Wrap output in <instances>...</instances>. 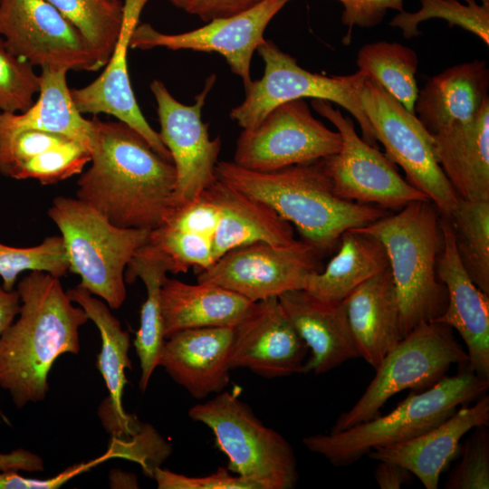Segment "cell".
Segmentation results:
<instances>
[{"label":"cell","mask_w":489,"mask_h":489,"mask_svg":"<svg viewBox=\"0 0 489 489\" xmlns=\"http://www.w3.org/2000/svg\"><path fill=\"white\" fill-rule=\"evenodd\" d=\"M12 462V455L10 454H0V470H6Z\"/></svg>","instance_id":"47"},{"label":"cell","mask_w":489,"mask_h":489,"mask_svg":"<svg viewBox=\"0 0 489 489\" xmlns=\"http://www.w3.org/2000/svg\"><path fill=\"white\" fill-rule=\"evenodd\" d=\"M309 348L289 320L278 296L256 302L235 327L231 369L244 368L273 379L302 373Z\"/></svg>","instance_id":"17"},{"label":"cell","mask_w":489,"mask_h":489,"mask_svg":"<svg viewBox=\"0 0 489 489\" xmlns=\"http://www.w3.org/2000/svg\"><path fill=\"white\" fill-rule=\"evenodd\" d=\"M207 188L219 209L213 244L216 261L239 246L258 242L286 244L295 240L292 225L262 201L217 178Z\"/></svg>","instance_id":"28"},{"label":"cell","mask_w":489,"mask_h":489,"mask_svg":"<svg viewBox=\"0 0 489 489\" xmlns=\"http://www.w3.org/2000/svg\"><path fill=\"white\" fill-rule=\"evenodd\" d=\"M216 178L269 206L293 225L319 254L341 235L388 215L379 206L345 200L334 192L322 159L273 171H255L234 161H218Z\"/></svg>","instance_id":"3"},{"label":"cell","mask_w":489,"mask_h":489,"mask_svg":"<svg viewBox=\"0 0 489 489\" xmlns=\"http://www.w3.org/2000/svg\"><path fill=\"white\" fill-rule=\"evenodd\" d=\"M420 0L419 10L414 13L399 12L390 22V25L401 29L405 38H412L420 34L418 24L426 20L439 18L450 26H459L479 37L489 45V2L477 4L475 0Z\"/></svg>","instance_id":"36"},{"label":"cell","mask_w":489,"mask_h":489,"mask_svg":"<svg viewBox=\"0 0 489 489\" xmlns=\"http://www.w3.org/2000/svg\"><path fill=\"white\" fill-rule=\"evenodd\" d=\"M292 1V0H289ZM344 10L341 14L342 24L349 31L343 38L348 44L353 27L369 28L378 25L388 9L403 12V0H338Z\"/></svg>","instance_id":"42"},{"label":"cell","mask_w":489,"mask_h":489,"mask_svg":"<svg viewBox=\"0 0 489 489\" xmlns=\"http://www.w3.org/2000/svg\"><path fill=\"white\" fill-rule=\"evenodd\" d=\"M175 6L187 10L190 0H169Z\"/></svg>","instance_id":"48"},{"label":"cell","mask_w":489,"mask_h":489,"mask_svg":"<svg viewBox=\"0 0 489 489\" xmlns=\"http://www.w3.org/2000/svg\"><path fill=\"white\" fill-rule=\"evenodd\" d=\"M256 51L264 63V75L244 88V100L229 114L243 129L256 127L282 103L304 98L320 99L348 110L359 123L362 139L377 148L373 129L360 99L366 74L360 71L343 76L311 72L299 66L295 58L266 39Z\"/></svg>","instance_id":"9"},{"label":"cell","mask_w":489,"mask_h":489,"mask_svg":"<svg viewBox=\"0 0 489 489\" xmlns=\"http://www.w3.org/2000/svg\"><path fill=\"white\" fill-rule=\"evenodd\" d=\"M216 79L215 74L206 78L191 105L177 101L159 80L149 85L157 103L158 134L176 169L172 207L197 198L216 179V166L222 142L220 137L210 139L208 124L202 120V109Z\"/></svg>","instance_id":"13"},{"label":"cell","mask_w":489,"mask_h":489,"mask_svg":"<svg viewBox=\"0 0 489 489\" xmlns=\"http://www.w3.org/2000/svg\"><path fill=\"white\" fill-rule=\"evenodd\" d=\"M468 362L463 346L449 326L422 322L403 337L375 369L376 374L358 401L341 413L331 433L348 429L379 416L395 394L407 388L425 390L446 376L455 365Z\"/></svg>","instance_id":"8"},{"label":"cell","mask_w":489,"mask_h":489,"mask_svg":"<svg viewBox=\"0 0 489 489\" xmlns=\"http://www.w3.org/2000/svg\"><path fill=\"white\" fill-rule=\"evenodd\" d=\"M343 304L359 357L376 369L402 339L389 266L357 287Z\"/></svg>","instance_id":"25"},{"label":"cell","mask_w":489,"mask_h":489,"mask_svg":"<svg viewBox=\"0 0 489 489\" xmlns=\"http://www.w3.org/2000/svg\"><path fill=\"white\" fill-rule=\"evenodd\" d=\"M91 120V166L78 178L76 197L117 226L155 229L172 207L173 162L126 123Z\"/></svg>","instance_id":"1"},{"label":"cell","mask_w":489,"mask_h":489,"mask_svg":"<svg viewBox=\"0 0 489 489\" xmlns=\"http://www.w3.org/2000/svg\"><path fill=\"white\" fill-rule=\"evenodd\" d=\"M288 2L264 0L243 13L213 19L197 29L179 34H164L149 24H138L131 34L129 47L217 53L225 59L232 72L241 78L246 88L252 82L254 53L264 41V33L271 20Z\"/></svg>","instance_id":"16"},{"label":"cell","mask_w":489,"mask_h":489,"mask_svg":"<svg viewBox=\"0 0 489 489\" xmlns=\"http://www.w3.org/2000/svg\"><path fill=\"white\" fill-rule=\"evenodd\" d=\"M68 71L62 67L41 68L39 96L34 104L22 113H0L12 127L61 134L80 142L91 153L92 122L83 118L73 102L67 85Z\"/></svg>","instance_id":"32"},{"label":"cell","mask_w":489,"mask_h":489,"mask_svg":"<svg viewBox=\"0 0 489 489\" xmlns=\"http://www.w3.org/2000/svg\"><path fill=\"white\" fill-rule=\"evenodd\" d=\"M278 300L311 351L302 373H326L359 358L343 301H323L303 289L287 291Z\"/></svg>","instance_id":"22"},{"label":"cell","mask_w":489,"mask_h":489,"mask_svg":"<svg viewBox=\"0 0 489 489\" xmlns=\"http://www.w3.org/2000/svg\"><path fill=\"white\" fill-rule=\"evenodd\" d=\"M356 64L359 71L415 114L419 89L416 80L418 59L413 49L396 42L367 43L359 50Z\"/></svg>","instance_id":"33"},{"label":"cell","mask_w":489,"mask_h":489,"mask_svg":"<svg viewBox=\"0 0 489 489\" xmlns=\"http://www.w3.org/2000/svg\"><path fill=\"white\" fill-rule=\"evenodd\" d=\"M169 443L149 424L141 423L134 432L111 436L106 459L124 458L140 465L143 473L152 478L157 467L170 455Z\"/></svg>","instance_id":"39"},{"label":"cell","mask_w":489,"mask_h":489,"mask_svg":"<svg viewBox=\"0 0 489 489\" xmlns=\"http://www.w3.org/2000/svg\"><path fill=\"white\" fill-rule=\"evenodd\" d=\"M16 291L19 318L0 336V387L22 408L45 398L59 356L79 353V329L89 317L72 304L60 278L46 272L31 271Z\"/></svg>","instance_id":"2"},{"label":"cell","mask_w":489,"mask_h":489,"mask_svg":"<svg viewBox=\"0 0 489 489\" xmlns=\"http://www.w3.org/2000/svg\"><path fill=\"white\" fill-rule=\"evenodd\" d=\"M319 253L303 240L286 244L254 243L234 248L197 273L199 283L216 284L256 302L295 289L320 272Z\"/></svg>","instance_id":"14"},{"label":"cell","mask_w":489,"mask_h":489,"mask_svg":"<svg viewBox=\"0 0 489 489\" xmlns=\"http://www.w3.org/2000/svg\"><path fill=\"white\" fill-rule=\"evenodd\" d=\"M448 218L464 266L475 285L489 294V199H460Z\"/></svg>","instance_id":"35"},{"label":"cell","mask_w":489,"mask_h":489,"mask_svg":"<svg viewBox=\"0 0 489 489\" xmlns=\"http://www.w3.org/2000/svg\"><path fill=\"white\" fill-rule=\"evenodd\" d=\"M47 215L60 230L69 272L81 277L79 285L119 309L126 299L127 265L150 231L117 226L77 197H55Z\"/></svg>","instance_id":"6"},{"label":"cell","mask_w":489,"mask_h":489,"mask_svg":"<svg viewBox=\"0 0 489 489\" xmlns=\"http://www.w3.org/2000/svg\"><path fill=\"white\" fill-rule=\"evenodd\" d=\"M85 38L100 68L108 62L124 14L120 0H45Z\"/></svg>","instance_id":"34"},{"label":"cell","mask_w":489,"mask_h":489,"mask_svg":"<svg viewBox=\"0 0 489 489\" xmlns=\"http://www.w3.org/2000/svg\"><path fill=\"white\" fill-rule=\"evenodd\" d=\"M340 247L324 270L306 278L303 290L327 302L345 300L357 287L388 267L384 245L357 228L345 231Z\"/></svg>","instance_id":"30"},{"label":"cell","mask_w":489,"mask_h":489,"mask_svg":"<svg viewBox=\"0 0 489 489\" xmlns=\"http://www.w3.org/2000/svg\"><path fill=\"white\" fill-rule=\"evenodd\" d=\"M152 478L158 489H255L251 483L224 467L209 475L187 476L159 466Z\"/></svg>","instance_id":"41"},{"label":"cell","mask_w":489,"mask_h":489,"mask_svg":"<svg viewBox=\"0 0 489 489\" xmlns=\"http://www.w3.org/2000/svg\"><path fill=\"white\" fill-rule=\"evenodd\" d=\"M164 337L205 327H235L255 302L213 283L190 284L166 276L160 290Z\"/></svg>","instance_id":"26"},{"label":"cell","mask_w":489,"mask_h":489,"mask_svg":"<svg viewBox=\"0 0 489 489\" xmlns=\"http://www.w3.org/2000/svg\"><path fill=\"white\" fill-rule=\"evenodd\" d=\"M0 417L1 418L3 419L4 422H5L6 424H9L10 421L8 420V418L5 416V414L3 413L2 409H1V407H0Z\"/></svg>","instance_id":"49"},{"label":"cell","mask_w":489,"mask_h":489,"mask_svg":"<svg viewBox=\"0 0 489 489\" xmlns=\"http://www.w3.org/2000/svg\"><path fill=\"white\" fill-rule=\"evenodd\" d=\"M489 70L484 60L449 67L418 91L415 115L430 134L473 121L489 100Z\"/></svg>","instance_id":"24"},{"label":"cell","mask_w":489,"mask_h":489,"mask_svg":"<svg viewBox=\"0 0 489 489\" xmlns=\"http://www.w3.org/2000/svg\"><path fill=\"white\" fill-rule=\"evenodd\" d=\"M21 299L16 290L7 291L0 286V336L19 314Z\"/></svg>","instance_id":"46"},{"label":"cell","mask_w":489,"mask_h":489,"mask_svg":"<svg viewBox=\"0 0 489 489\" xmlns=\"http://www.w3.org/2000/svg\"><path fill=\"white\" fill-rule=\"evenodd\" d=\"M311 104L341 136L340 150L322 159L337 196L360 204H376L384 209L428 199L398 173L386 155L360 138L353 121L331 102L312 99Z\"/></svg>","instance_id":"11"},{"label":"cell","mask_w":489,"mask_h":489,"mask_svg":"<svg viewBox=\"0 0 489 489\" xmlns=\"http://www.w3.org/2000/svg\"><path fill=\"white\" fill-rule=\"evenodd\" d=\"M148 1L125 0L121 29L105 69L88 85L71 89V94L82 114L105 113L115 117L137 130L158 154L172 161L158 132L149 124L139 107L128 72L127 54L130 36Z\"/></svg>","instance_id":"19"},{"label":"cell","mask_w":489,"mask_h":489,"mask_svg":"<svg viewBox=\"0 0 489 489\" xmlns=\"http://www.w3.org/2000/svg\"><path fill=\"white\" fill-rule=\"evenodd\" d=\"M170 264L158 248L146 243L134 254L125 271V282L131 283L139 278L146 286L147 298L140 310L139 328L134 347L139 360V388L144 392L151 375L158 366L165 343L161 313L160 290Z\"/></svg>","instance_id":"31"},{"label":"cell","mask_w":489,"mask_h":489,"mask_svg":"<svg viewBox=\"0 0 489 489\" xmlns=\"http://www.w3.org/2000/svg\"><path fill=\"white\" fill-rule=\"evenodd\" d=\"M446 489L489 488V430L479 426L465 440L462 456L448 475Z\"/></svg>","instance_id":"40"},{"label":"cell","mask_w":489,"mask_h":489,"mask_svg":"<svg viewBox=\"0 0 489 489\" xmlns=\"http://www.w3.org/2000/svg\"><path fill=\"white\" fill-rule=\"evenodd\" d=\"M0 37L34 66L101 69L82 34L45 0H0Z\"/></svg>","instance_id":"15"},{"label":"cell","mask_w":489,"mask_h":489,"mask_svg":"<svg viewBox=\"0 0 489 489\" xmlns=\"http://www.w3.org/2000/svg\"><path fill=\"white\" fill-rule=\"evenodd\" d=\"M489 381L475 375L467 362L454 376H446L432 387L411 391L392 411L348 429L305 436L303 445L334 466L350 465L376 447L408 441L449 417L458 406L485 395Z\"/></svg>","instance_id":"5"},{"label":"cell","mask_w":489,"mask_h":489,"mask_svg":"<svg viewBox=\"0 0 489 489\" xmlns=\"http://www.w3.org/2000/svg\"><path fill=\"white\" fill-rule=\"evenodd\" d=\"M341 136L317 120L303 99L282 103L237 139L234 162L247 169L273 171L336 154Z\"/></svg>","instance_id":"12"},{"label":"cell","mask_w":489,"mask_h":489,"mask_svg":"<svg viewBox=\"0 0 489 489\" xmlns=\"http://www.w3.org/2000/svg\"><path fill=\"white\" fill-rule=\"evenodd\" d=\"M374 478L381 489H399L412 481L413 475L405 467L388 461H378Z\"/></svg>","instance_id":"45"},{"label":"cell","mask_w":489,"mask_h":489,"mask_svg":"<svg viewBox=\"0 0 489 489\" xmlns=\"http://www.w3.org/2000/svg\"><path fill=\"white\" fill-rule=\"evenodd\" d=\"M39 91L40 75L34 65L10 53L0 37V112H24Z\"/></svg>","instance_id":"38"},{"label":"cell","mask_w":489,"mask_h":489,"mask_svg":"<svg viewBox=\"0 0 489 489\" xmlns=\"http://www.w3.org/2000/svg\"><path fill=\"white\" fill-rule=\"evenodd\" d=\"M264 0H190L186 12L204 22L232 16L247 11Z\"/></svg>","instance_id":"44"},{"label":"cell","mask_w":489,"mask_h":489,"mask_svg":"<svg viewBox=\"0 0 489 489\" xmlns=\"http://www.w3.org/2000/svg\"><path fill=\"white\" fill-rule=\"evenodd\" d=\"M68 297L79 304L100 331L101 350L98 356L97 367L102 375L109 398L99 408L101 421L120 426L131 417L122 407L123 388L127 383L124 370L131 369L129 358V334L122 330L119 320L111 314L108 305L94 297L81 285L66 291Z\"/></svg>","instance_id":"29"},{"label":"cell","mask_w":489,"mask_h":489,"mask_svg":"<svg viewBox=\"0 0 489 489\" xmlns=\"http://www.w3.org/2000/svg\"><path fill=\"white\" fill-rule=\"evenodd\" d=\"M91 153L80 142L57 133L12 127L0 113V174L53 185L81 174Z\"/></svg>","instance_id":"20"},{"label":"cell","mask_w":489,"mask_h":489,"mask_svg":"<svg viewBox=\"0 0 489 489\" xmlns=\"http://www.w3.org/2000/svg\"><path fill=\"white\" fill-rule=\"evenodd\" d=\"M105 460L104 455H101L88 463L73 465L57 475L44 480L24 477L13 470L3 471L0 473V489H55Z\"/></svg>","instance_id":"43"},{"label":"cell","mask_w":489,"mask_h":489,"mask_svg":"<svg viewBox=\"0 0 489 489\" xmlns=\"http://www.w3.org/2000/svg\"><path fill=\"white\" fill-rule=\"evenodd\" d=\"M360 99L375 139L384 146L388 158L401 167L406 180L424 193L441 216L449 217L460 198L436 158L432 135L414 113L369 77Z\"/></svg>","instance_id":"10"},{"label":"cell","mask_w":489,"mask_h":489,"mask_svg":"<svg viewBox=\"0 0 489 489\" xmlns=\"http://www.w3.org/2000/svg\"><path fill=\"white\" fill-rule=\"evenodd\" d=\"M235 327H205L177 331L166 339L158 366L192 397L222 392L230 380Z\"/></svg>","instance_id":"21"},{"label":"cell","mask_w":489,"mask_h":489,"mask_svg":"<svg viewBox=\"0 0 489 489\" xmlns=\"http://www.w3.org/2000/svg\"><path fill=\"white\" fill-rule=\"evenodd\" d=\"M42 271L56 277L69 272V264L61 235L45 237L34 246L14 247L0 243V277L3 288L14 290L20 273Z\"/></svg>","instance_id":"37"},{"label":"cell","mask_w":489,"mask_h":489,"mask_svg":"<svg viewBox=\"0 0 489 489\" xmlns=\"http://www.w3.org/2000/svg\"><path fill=\"white\" fill-rule=\"evenodd\" d=\"M188 416L213 432L216 445L228 459L227 469L255 489H292L299 480L291 444L265 427L233 393L193 406Z\"/></svg>","instance_id":"7"},{"label":"cell","mask_w":489,"mask_h":489,"mask_svg":"<svg viewBox=\"0 0 489 489\" xmlns=\"http://www.w3.org/2000/svg\"><path fill=\"white\" fill-rule=\"evenodd\" d=\"M438 212L431 200H418L395 215L357 228L376 237L385 247L402 338L420 323L436 320L447 304L446 288L436 273L442 246Z\"/></svg>","instance_id":"4"},{"label":"cell","mask_w":489,"mask_h":489,"mask_svg":"<svg viewBox=\"0 0 489 489\" xmlns=\"http://www.w3.org/2000/svg\"><path fill=\"white\" fill-rule=\"evenodd\" d=\"M442 246L436 273L447 292L445 312L434 321L455 329L466 347L468 366L489 381V294L472 281L460 258L452 224L441 216Z\"/></svg>","instance_id":"18"},{"label":"cell","mask_w":489,"mask_h":489,"mask_svg":"<svg viewBox=\"0 0 489 489\" xmlns=\"http://www.w3.org/2000/svg\"><path fill=\"white\" fill-rule=\"evenodd\" d=\"M479 426L489 427V397L484 395L472 406L464 405L449 417L408 441L376 447L367 455L408 469L427 489H436L441 473L459 449L462 437Z\"/></svg>","instance_id":"23"},{"label":"cell","mask_w":489,"mask_h":489,"mask_svg":"<svg viewBox=\"0 0 489 489\" xmlns=\"http://www.w3.org/2000/svg\"><path fill=\"white\" fill-rule=\"evenodd\" d=\"M482 2H489V0H481Z\"/></svg>","instance_id":"50"},{"label":"cell","mask_w":489,"mask_h":489,"mask_svg":"<svg viewBox=\"0 0 489 489\" xmlns=\"http://www.w3.org/2000/svg\"><path fill=\"white\" fill-rule=\"evenodd\" d=\"M431 135L436 158L458 197L489 199V100L473 121Z\"/></svg>","instance_id":"27"}]
</instances>
